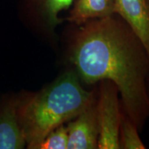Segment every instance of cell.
Wrapping results in <instances>:
<instances>
[{"mask_svg":"<svg viewBox=\"0 0 149 149\" xmlns=\"http://www.w3.org/2000/svg\"><path fill=\"white\" fill-rule=\"evenodd\" d=\"M116 13L143 43L149 56V0H114Z\"/></svg>","mask_w":149,"mask_h":149,"instance_id":"52a82bcc","label":"cell"},{"mask_svg":"<svg viewBox=\"0 0 149 149\" xmlns=\"http://www.w3.org/2000/svg\"><path fill=\"white\" fill-rule=\"evenodd\" d=\"M18 93L0 101V149H23L27 142L18 118Z\"/></svg>","mask_w":149,"mask_h":149,"instance_id":"8992f818","label":"cell"},{"mask_svg":"<svg viewBox=\"0 0 149 149\" xmlns=\"http://www.w3.org/2000/svg\"><path fill=\"white\" fill-rule=\"evenodd\" d=\"M117 14L114 0H74L64 20L80 26L87 22Z\"/></svg>","mask_w":149,"mask_h":149,"instance_id":"ba28073f","label":"cell"},{"mask_svg":"<svg viewBox=\"0 0 149 149\" xmlns=\"http://www.w3.org/2000/svg\"><path fill=\"white\" fill-rule=\"evenodd\" d=\"M97 85L98 149H119L118 130L122 107L118 90L110 80H101Z\"/></svg>","mask_w":149,"mask_h":149,"instance_id":"277c9868","label":"cell"},{"mask_svg":"<svg viewBox=\"0 0 149 149\" xmlns=\"http://www.w3.org/2000/svg\"><path fill=\"white\" fill-rule=\"evenodd\" d=\"M97 86L87 89L69 66L37 91L18 93V118L27 148L36 149L54 128L72 120L95 95Z\"/></svg>","mask_w":149,"mask_h":149,"instance_id":"7a4b0ae2","label":"cell"},{"mask_svg":"<svg viewBox=\"0 0 149 149\" xmlns=\"http://www.w3.org/2000/svg\"><path fill=\"white\" fill-rule=\"evenodd\" d=\"M67 128L66 124H62L48 133L36 149H67Z\"/></svg>","mask_w":149,"mask_h":149,"instance_id":"30bf717a","label":"cell"},{"mask_svg":"<svg viewBox=\"0 0 149 149\" xmlns=\"http://www.w3.org/2000/svg\"><path fill=\"white\" fill-rule=\"evenodd\" d=\"M148 91H149V85H148Z\"/></svg>","mask_w":149,"mask_h":149,"instance_id":"8fae6325","label":"cell"},{"mask_svg":"<svg viewBox=\"0 0 149 149\" xmlns=\"http://www.w3.org/2000/svg\"><path fill=\"white\" fill-rule=\"evenodd\" d=\"M97 91L88 105L66 124L67 149H98L99 123L97 117Z\"/></svg>","mask_w":149,"mask_h":149,"instance_id":"5b68a950","label":"cell"},{"mask_svg":"<svg viewBox=\"0 0 149 149\" xmlns=\"http://www.w3.org/2000/svg\"><path fill=\"white\" fill-rule=\"evenodd\" d=\"M74 0H20L19 15L25 26L51 46H56L57 28L65 21L60 13Z\"/></svg>","mask_w":149,"mask_h":149,"instance_id":"3957f363","label":"cell"},{"mask_svg":"<svg viewBox=\"0 0 149 149\" xmlns=\"http://www.w3.org/2000/svg\"><path fill=\"white\" fill-rule=\"evenodd\" d=\"M66 32L65 58L85 86L110 80L123 112L141 132L149 119V56L118 14L94 19Z\"/></svg>","mask_w":149,"mask_h":149,"instance_id":"6da1fadb","label":"cell"},{"mask_svg":"<svg viewBox=\"0 0 149 149\" xmlns=\"http://www.w3.org/2000/svg\"><path fill=\"white\" fill-rule=\"evenodd\" d=\"M118 145L119 149L146 148L137 126L123 109L118 130Z\"/></svg>","mask_w":149,"mask_h":149,"instance_id":"9c48e42d","label":"cell"}]
</instances>
